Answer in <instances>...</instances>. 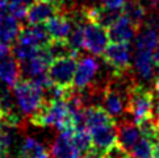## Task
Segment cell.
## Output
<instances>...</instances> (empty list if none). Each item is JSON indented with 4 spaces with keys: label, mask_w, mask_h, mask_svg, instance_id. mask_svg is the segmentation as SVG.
<instances>
[{
    "label": "cell",
    "mask_w": 159,
    "mask_h": 158,
    "mask_svg": "<svg viewBox=\"0 0 159 158\" xmlns=\"http://www.w3.org/2000/svg\"><path fill=\"white\" fill-rule=\"evenodd\" d=\"M152 114H154V117L159 121V100L157 101V104H154V109H152Z\"/></svg>",
    "instance_id": "4dcf8cb0"
},
{
    "label": "cell",
    "mask_w": 159,
    "mask_h": 158,
    "mask_svg": "<svg viewBox=\"0 0 159 158\" xmlns=\"http://www.w3.org/2000/svg\"><path fill=\"white\" fill-rule=\"evenodd\" d=\"M71 140L78 154H86L93 148L91 133L86 128H76L71 132Z\"/></svg>",
    "instance_id": "7402d4cb"
},
{
    "label": "cell",
    "mask_w": 159,
    "mask_h": 158,
    "mask_svg": "<svg viewBox=\"0 0 159 158\" xmlns=\"http://www.w3.org/2000/svg\"><path fill=\"white\" fill-rule=\"evenodd\" d=\"M11 54V48L8 44H4V42H0V61L4 59L7 55Z\"/></svg>",
    "instance_id": "484cf974"
},
{
    "label": "cell",
    "mask_w": 159,
    "mask_h": 158,
    "mask_svg": "<svg viewBox=\"0 0 159 158\" xmlns=\"http://www.w3.org/2000/svg\"><path fill=\"white\" fill-rule=\"evenodd\" d=\"M112 121H116V118H113L108 114V111L101 104H91L87 105L86 109H84L83 128L88 129L89 132Z\"/></svg>",
    "instance_id": "8fae6325"
},
{
    "label": "cell",
    "mask_w": 159,
    "mask_h": 158,
    "mask_svg": "<svg viewBox=\"0 0 159 158\" xmlns=\"http://www.w3.org/2000/svg\"><path fill=\"white\" fill-rule=\"evenodd\" d=\"M117 131H118L117 144L126 151H130V149L134 146V144L142 137L139 127L134 121L122 120L117 125Z\"/></svg>",
    "instance_id": "9a60e30c"
},
{
    "label": "cell",
    "mask_w": 159,
    "mask_h": 158,
    "mask_svg": "<svg viewBox=\"0 0 159 158\" xmlns=\"http://www.w3.org/2000/svg\"><path fill=\"white\" fill-rule=\"evenodd\" d=\"M45 2H49V3L55 4L57 7H58L62 11V12H63V9L66 8V4H67V0H45Z\"/></svg>",
    "instance_id": "83f0119b"
},
{
    "label": "cell",
    "mask_w": 159,
    "mask_h": 158,
    "mask_svg": "<svg viewBox=\"0 0 159 158\" xmlns=\"http://www.w3.org/2000/svg\"><path fill=\"white\" fill-rule=\"evenodd\" d=\"M133 66L137 74L143 82H151L155 78V63L152 59L151 52H141L135 50L134 58H133Z\"/></svg>",
    "instance_id": "4fadbf2b"
},
{
    "label": "cell",
    "mask_w": 159,
    "mask_h": 158,
    "mask_svg": "<svg viewBox=\"0 0 159 158\" xmlns=\"http://www.w3.org/2000/svg\"><path fill=\"white\" fill-rule=\"evenodd\" d=\"M78 61L75 57L54 58L48 66V75L53 86L70 88L72 87Z\"/></svg>",
    "instance_id": "5b68a950"
},
{
    "label": "cell",
    "mask_w": 159,
    "mask_h": 158,
    "mask_svg": "<svg viewBox=\"0 0 159 158\" xmlns=\"http://www.w3.org/2000/svg\"><path fill=\"white\" fill-rule=\"evenodd\" d=\"M72 28V20L67 13L59 12L45 22L50 40H67Z\"/></svg>",
    "instance_id": "30bf717a"
},
{
    "label": "cell",
    "mask_w": 159,
    "mask_h": 158,
    "mask_svg": "<svg viewBox=\"0 0 159 158\" xmlns=\"http://www.w3.org/2000/svg\"><path fill=\"white\" fill-rule=\"evenodd\" d=\"M152 59H154V63L157 67H159V40L155 45L154 50H152Z\"/></svg>",
    "instance_id": "4316f807"
},
{
    "label": "cell",
    "mask_w": 159,
    "mask_h": 158,
    "mask_svg": "<svg viewBox=\"0 0 159 158\" xmlns=\"http://www.w3.org/2000/svg\"><path fill=\"white\" fill-rule=\"evenodd\" d=\"M158 5H159V0H158Z\"/></svg>",
    "instance_id": "836d02e7"
},
{
    "label": "cell",
    "mask_w": 159,
    "mask_h": 158,
    "mask_svg": "<svg viewBox=\"0 0 159 158\" xmlns=\"http://www.w3.org/2000/svg\"><path fill=\"white\" fill-rule=\"evenodd\" d=\"M99 69H100V65L95 58H91V57L80 58V61L78 62V66H76L72 86L76 90L87 88L88 86H91L93 83V79L98 75Z\"/></svg>",
    "instance_id": "ba28073f"
},
{
    "label": "cell",
    "mask_w": 159,
    "mask_h": 158,
    "mask_svg": "<svg viewBox=\"0 0 159 158\" xmlns=\"http://www.w3.org/2000/svg\"><path fill=\"white\" fill-rule=\"evenodd\" d=\"M19 158H50L49 150L34 137H25L19 148Z\"/></svg>",
    "instance_id": "ffe728a7"
},
{
    "label": "cell",
    "mask_w": 159,
    "mask_h": 158,
    "mask_svg": "<svg viewBox=\"0 0 159 158\" xmlns=\"http://www.w3.org/2000/svg\"><path fill=\"white\" fill-rule=\"evenodd\" d=\"M59 12L62 11L55 4L45 0H36L28 9L25 19L29 25H42Z\"/></svg>",
    "instance_id": "9c48e42d"
},
{
    "label": "cell",
    "mask_w": 159,
    "mask_h": 158,
    "mask_svg": "<svg viewBox=\"0 0 159 158\" xmlns=\"http://www.w3.org/2000/svg\"><path fill=\"white\" fill-rule=\"evenodd\" d=\"M152 158H159V140L154 144V149H152Z\"/></svg>",
    "instance_id": "f1b7e54d"
},
{
    "label": "cell",
    "mask_w": 159,
    "mask_h": 158,
    "mask_svg": "<svg viewBox=\"0 0 159 158\" xmlns=\"http://www.w3.org/2000/svg\"><path fill=\"white\" fill-rule=\"evenodd\" d=\"M71 132H61V134L54 140L52 148L49 150L50 158H74L78 151L71 140Z\"/></svg>",
    "instance_id": "d6986e66"
},
{
    "label": "cell",
    "mask_w": 159,
    "mask_h": 158,
    "mask_svg": "<svg viewBox=\"0 0 159 158\" xmlns=\"http://www.w3.org/2000/svg\"><path fill=\"white\" fill-rule=\"evenodd\" d=\"M16 41L42 49L49 44L50 37L48 35L46 29L42 28L41 25H29L28 24L26 26L21 28Z\"/></svg>",
    "instance_id": "7c38bea8"
},
{
    "label": "cell",
    "mask_w": 159,
    "mask_h": 158,
    "mask_svg": "<svg viewBox=\"0 0 159 158\" xmlns=\"http://www.w3.org/2000/svg\"><path fill=\"white\" fill-rule=\"evenodd\" d=\"M158 40H159L158 32L154 28L143 24L137 30V36H135V50L152 53Z\"/></svg>",
    "instance_id": "44dd1931"
},
{
    "label": "cell",
    "mask_w": 159,
    "mask_h": 158,
    "mask_svg": "<svg viewBox=\"0 0 159 158\" xmlns=\"http://www.w3.org/2000/svg\"><path fill=\"white\" fill-rule=\"evenodd\" d=\"M34 2L36 0H9V4L7 7L8 12L19 20L25 19L28 9Z\"/></svg>",
    "instance_id": "cb8c5ba5"
},
{
    "label": "cell",
    "mask_w": 159,
    "mask_h": 158,
    "mask_svg": "<svg viewBox=\"0 0 159 158\" xmlns=\"http://www.w3.org/2000/svg\"><path fill=\"white\" fill-rule=\"evenodd\" d=\"M137 28L130 22L125 16H120L116 22L108 28V36L112 42H130L135 37Z\"/></svg>",
    "instance_id": "5bb4252c"
},
{
    "label": "cell",
    "mask_w": 159,
    "mask_h": 158,
    "mask_svg": "<svg viewBox=\"0 0 159 158\" xmlns=\"http://www.w3.org/2000/svg\"><path fill=\"white\" fill-rule=\"evenodd\" d=\"M13 96L22 115L32 116L45 103L43 90L30 79L22 78L15 84Z\"/></svg>",
    "instance_id": "3957f363"
},
{
    "label": "cell",
    "mask_w": 159,
    "mask_h": 158,
    "mask_svg": "<svg viewBox=\"0 0 159 158\" xmlns=\"http://www.w3.org/2000/svg\"><path fill=\"white\" fill-rule=\"evenodd\" d=\"M91 138H92V145L95 149L103 151L105 154L108 150L112 149L115 145H117L118 131H117V123L112 121L109 124H105L103 127H99L91 131Z\"/></svg>",
    "instance_id": "52a82bcc"
},
{
    "label": "cell",
    "mask_w": 159,
    "mask_h": 158,
    "mask_svg": "<svg viewBox=\"0 0 159 158\" xmlns=\"http://www.w3.org/2000/svg\"><path fill=\"white\" fill-rule=\"evenodd\" d=\"M103 61L112 69L113 75H122L132 71V52L128 42H112L101 54Z\"/></svg>",
    "instance_id": "277c9868"
},
{
    "label": "cell",
    "mask_w": 159,
    "mask_h": 158,
    "mask_svg": "<svg viewBox=\"0 0 159 158\" xmlns=\"http://www.w3.org/2000/svg\"><path fill=\"white\" fill-rule=\"evenodd\" d=\"M108 42L109 36L104 26L91 21L84 22V50L92 55H101L107 49Z\"/></svg>",
    "instance_id": "8992f818"
},
{
    "label": "cell",
    "mask_w": 159,
    "mask_h": 158,
    "mask_svg": "<svg viewBox=\"0 0 159 158\" xmlns=\"http://www.w3.org/2000/svg\"><path fill=\"white\" fill-rule=\"evenodd\" d=\"M29 123L38 128H57L61 132L74 131L78 124L63 99H48L38 111L29 116Z\"/></svg>",
    "instance_id": "6da1fadb"
},
{
    "label": "cell",
    "mask_w": 159,
    "mask_h": 158,
    "mask_svg": "<svg viewBox=\"0 0 159 158\" xmlns=\"http://www.w3.org/2000/svg\"><path fill=\"white\" fill-rule=\"evenodd\" d=\"M21 28L19 19H16L9 12L0 11V42L9 45L16 41Z\"/></svg>",
    "instance_id": "e0dca14e"
},
{
    "label": "cell",
    "mask_w": 159,
    "mask_h": 158,
    "mask_svg": "<svg viewBox=\"0 0 159 158\" xmlns=\"http://www.w3.org/2000/svg\"><path fill=\"white\" fill-rule=\"evenodd\" d=\"M154 109V94L145 84L133 82L128 91L126 100V112L132 115L133 121L139 124L152 116Z\"/></svg>",
    "instance_id": "7a4b0ae2"
},
{
    "label": "cell",
    "mask_w": 159,
    "mask_h": 158,
    "mask_svg": "<svg viewBox=\"0 0 159 158\" xmlns=\"http://www.w3.org/2000/svg\"><path fill=\"white\" fill-rule=\"evenodd\" d=\"M21 79L20 63L13 54L7 55L0 61V81L8 88H13L15 84Z\"/></svg>",
    "instance_id": "2e32d148"
},
{
    "label": "cell",
    "mask_w": 159,
    "mask_h": 158,
    "mask_svg": "<svg viewBox=\"0 0 159 158\" xmlns=\"http://www.w3.org/2000/svg\"><path fill=\"white\" fill-rule=\"evenodd\" d=\"M122 16H125L132 24L137 28V30L145 24L149 15L146 4L142 0H126L121 8Z\"/></svg>",
    "instance_id": "ac0fdd59"
},
{
    "label": "cell",
    "mask_w": 159,
    "mask_h": 158,
    "mask_svg": "<svg viewBox=\"0 0 159 158\" xmlns=\"http://www.w3.org/2000/svg\"><path fill=\"white\" fill-rule=\"evenodd\" d=\"M4 125H5V120H4V114H3L2 108H0V129H2V128H3Z\"/></svg>",
    "instance_id": "d6a6232c"
},
{
    "label": "cell",
    "mask_w": 159,
    "mask_h": 158,
    "mask_svg": "<svg viewBox=\"0 0 159 158\" xmlns=\"http://www.w3.org/2000/svg\"><path fill=\"white\" fill-rule=\"evenodd\" d=\"M154 91L157 94V96L159 98V75H157L154 79Z\"/></svg>",
    "instance_id": "f546056e"
},
{
    "label": "cell",
    "mask_w": 159,
    "mask_h": 158,
    "mask_svg": "<svg viewBox=\"0 0 159 158\" xmlns=\"http://www.w3.org/2000/svg\"><path fill=\"white\" fill-rule=\"evenodd\" d=\"M152 149H154V144L150 140L141 137L130 149L129 154L133 158H152Z\"/></svg>",
    "instance_id": "603a6c76"
},
{
    "label": "cell",
    "mask_w": 159,
    "mask_h": 158,
    "mask_svg": "<svg viewBox=\"0 0 159 158\" xmlns=\"http://www.w3.org/2000/svg\"><path fill=\"white\" fill-rule=\"evenodd\" d=\"M126 0H101V4L109 8H122Z\"/></svg>",
    "instance_id": "d4e9b609"
},
{
    "label": "cell",
    "mask_w": 159,
    "mask_h": 158,
    "mask_svg": "<svg viewBox=\"0 0 159 158\" xmlns=\"http://www.w3.org/2000/svg\"><path fill=\"white\" fill-rule=\"evenodd\" d=\"M8 4H9V0H0V11H4L8 7Z\"/></svg>",
    "instance_id": "1f68e13d"
}]
</instances>
